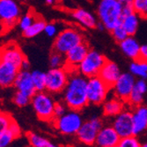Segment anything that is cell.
Listing matches in <instances>:
<instances>
[{
    "mask_svg": "<svg viewBox=\"0 0 147 147\" xmlns=\"http://www.w3.org/2000/svg\"><path fill=\"white\" fill-rule=\"evenodd\" d=\"M87 78L77 71L70 72L67 85L63 89V102L69 109L81 111L89 104L86 95Z\"/></svg>",
    "mask_w": 147,
    "mask_h": 147,
    "instance_id": "1",
    "label": "cell"
},
{
    "mask_svg": "<svg viewBox=\"0 0 147 147\" xmlns=\"http://www.w3.org/2000/svg\"><path fill=\"white\" fill-rule=\"evenodd\" d=\"M97 18L109 33L121 25L123 4L117 0H100L97 5Z\"/></svg>",
    "mask_w": 147,
    "mask_h": 147,
    "instance_id": "2",
    "label": "cell"
},
{
    "mask_svg": "<svg viewBox=\"0 0 147 147\" xmlns=\"http://www.w3.org/2000/svg\"><path fill=\"white\" fill-rule=\"evenodd\" d=\"M30 103L40 120L43 122H52L54 120L57 101L51 93L47 91L36 92L31 97Z\"/></svg>",
    "mask_w": 147,
    "mask_h": 147,
    "instance_id": "3",
    "label": "cell"
},
{
    "mask_svg": "<svg viewBox=\"0 0 147 147\" xmlns=\"http://www.w3.org/2000/svg\"><path fill=\"white\" fill-rule=\"evenodd\" d=\"M85 42L84 34L78 29L67 28L59 32L55 37L53 51L65 55L70 49Z\"/></svg>",
    "mask_w": 147,
    "mask_h": 147,
    "instance_id": "4",
    "label": "cell"
},
{
    "mask_svg": "<svg viewBox=\"0 0 147 147\" xmlns=\"http://www.w3.org/2000/svg\"><path fill=\"white\" fill-rule=\"evenodd\" d=\"M55 128L63 135L72 136L76 135L79 128L84 123L80 111L68 109L63 115L53 120Z\"/></svg>",
    "mask_w": 147,
    "mask_h": 147,
    "instance_id": "5",
    "label": "cell"
},
{
    "mask_svg": "<svg viewBox=\"0 0 147 147\" xmlns=\"http://www.w3.org/2000/svg\"><path fill=\"white\" fill-rule=\"evenodd\" d=\"M111 88L107 85L99 76H94L87 78L86 95L88 103L100 106L108 99Z\"/></svg>",
    "mask_w": 147,
    "mask_h": 147,
    "instance_id": "6",
    "label": "cell"
},
{
    "mask_svg": "<svg viewBox=\"0 0 147 147\" xmlns=\"http://www.w3.org/2000/svg\"><path fill=\"white\" fill-rule=\"evenodd\" d=\"M106 61L107 57L100 52L90 49L83 61L78 66L77 71L86 78L98 76Z\"/></svg>",
    "mask_w": 147,
    "mask_h": 147,
    "instance_id": "7",
    "label": "cell"
},
{
    "mask_svg": "<svg viewBox=\"0 0 147 147\" xmlns=\"http://www.w3.org/2000/svg\"><path fill=\"white\" fill-rule=\"evenodd\" d=\"M21 16V9L16 0H0V23L5 29L13 28Z\"/></svg>",
    "mask_w": 147,
    "mask_h": 147,
    "instance_id": "8",
    "label": "cell"
},
{
    "mask_svg": "<svg viewBox=\"0 0 147 147\" xmlns=\"http://www.w3.org/2000/svg\"><path fill=\"white\" fill-rule=\"evenodd\" d=\"M103 126V122L100 116L92 115L87 121H85L77 132L78 139L84 144H94L99 130Z\"/></svg>",
    "mask_w": 147,
    "mask_h": 147,
    "instance_id": "9",
    "label": "cell"
},
{
    "mask_svg": "<svg viewBox=\"0 0 147 147\" xmlns=\"http://www.w3.org/2000/svg\"><path fill=\"white\" fill-rule=\"evenodd\" d=\"M70 72L64 67L51 68L46 72V91L49 93H60L69 79Z\"/></svg>",
    "mask_w": 147,
    "mask_h": 147,
    "instance_id": "10",
    "label": "cell"
},
{
    "mask_svg": "<svg viewBox=\"0 0 147 147\" xmlns=\"http://www.w3.org/2000/svg\"><path fill=\"white\" fill-rule=\"evenodd\" d=\"M136 80L137 78L129 71L122 72L114 86L111 87L114 95L126 102L133 87H134Z\"/></svg>",
    "mask_w": 147,
    "mask_h": 147,
    "instance_id": "11",
    "label": "cell"
},
{
    "mask_svg": "<svg viewBox=\"0 0 147 147\" xmlns=\"http://www.w3.org/2000/svg\"><path fill=\"white\" fill-rule=\"evenodd\" d=\"M115 130L121 138L134 136L133 135L132 111L125 109L113 119L112 124Z\"/></svg>",
    "mask_w": 147,
    "mask_h": 147,
    "instance_id": "12",
    "label": "cell"
},
{
    "mask_svg": "<svg viewBox=\"0 0 147 147\" xmlns=\"http://www.w3.org/2000/svg\"><path fill=\"white\" fill-rule=\"evenodd\" d=\"M89 50L90 47L86 42L72 48L64 55L65 63L63 67L69 72L77 71L78 66L83 61Z\"/></svg>",
    "mask_w": 147,
    "mask_h": 147,
    "instance_id": "13",
    "label": "cell"
},
{
    "mask_svg": "<svg viewBox=\"0 0 147 147\" xmlns=\"http://www.w3.org/2000/svg\"><path fill=\"white\" fill-rule=\"evenodd\" d=\"M20 48L14 42H10L0 49V59L15 64L20 69L22 62L26 59Z\"/></svg>",
    "mask_w": 147,
    "mask_h": 147,
    "instance_id": "14",
    "label": "cell"
},
{
    "mask_svg": "<svg viewBox=\"0 0 147 147\" xmlns=\"http://www.w3.org/2000/svg\"><path fill=\"white\" fill-rule=\"evenodd\" d=\"M120 139L112 125H103L98 132L94 144L96 147H113L118 144Z\"/></svg>",
    "mask_w": 147,
    "mask_h": 147,
    "instance_id": "15",
    "label": "cell"
},
{
    "mask_svg": "<svg viewBox=\"0 0 147 147\" xmlns=\"http://www.w3.org/2000/svg\"><path fill=\"white\" fill-rule=\"evenodd\" d=\"M20 69L9 62H0V86L1 87H11L14 86L17 75Z\"/></svg>",
    "mask_w": 147,
    "mask_h": 147,
    "instance_id": "16",
    "label": "cell"
},
{
    "mask_svg": "<svg viewBox=\"0 0 147 147\" xmlns=\"http://www.w3.org/2000/svg\"><path fill=\"white\" fill-rule=\"evenodd\" d=\"M72 19L82 28L86 29H94L98 25V18L92 12L84 8H77L71 13Z\"/></svg>",
    "mask_w": 147,
    "mask_h": 147,
    "instance_id": "17",
    "label": "cell"
},
{
    "mask_svg": "<svg viewBox=\"0 0 147 147\" xmlns=\"http://www.w3.org/2000/svg\"><path fill=\"white\" fill-rule=\"evenodd\" d=\"M121 74L122 71L119 65L113 61L107 59L106 63L101 67L98 76L111 88Z\"/></svg>",
    "mask_w": 147,
    "mask_h": 147,
    "instance_id": "18",
    "label": "cell"
},
{
    "mask_svg": "<svg viewBox=\"0 0 147 147\" xmlns=\"http://www.w3.org/2000/svg\"><path fill=\"white\" fill-rule=\"evenodd\" d=\"M133 135L138 136L147 129V106L139 105L132 110Z\"/></svg>",
    "mask_w": 147,
    "mask_h": 147,
    "instance_id": "19",
    "label": "cell"
},
{
    "mask_svg": "<svg viewBox=\"0 0 147 147\" xmlns=\"http://www.w3.org/2000/svg\"><path fill=\"white\" fill-rule=\"evenodd\" d=\"M14 86L16 87L17 91L23 92L25 94L32 97L36 92L31 72L29 71H23L20 70L17 75L16 80L14 82Z\"/></svg>",
    "mask_w": 147,
    "mask_h": 147,
    "instance_id": "20",
    "label": "cell"
},
{
    "mask_svg": "<svg viewBox=\"0 0 147 147\" xmlns=\"http://www.w3.org/2000/svg\"><path fill=\"white\" fill-rule=\"evenodd\" d=\"M119 44L120 50L123 54L130 60L139 58L141 43L134 35H129Z\"/></svg>",
    "mask_w": 147,
    "mask_h": 147,
    "instance_id": "21",
    "label": "cell"
},
{
    "mask_svg": "<svg viewBox=\"0 0 147 147\" xmlns=\"http://www.w3.org/2000/svg\"><path fill=\"white\" fill-rule=\"evenodd\" d=\"M147 92V83L145 79L137 78L134 87H133L130 94L126 101L129 107H138L144 101V97Z\"/></svg>",
    "mask_w": 147,
    "mask_h": 147,
    "instance_id": "22",
    "label": "cell"
},
{
    "mask_svg": "<svg viewBox=\"0 0 147 147\" xmlns=\"http://www.w3.org/2000/svg\"><path fill=\"white\" fill-rule=\"evenodd\" d=\"M125 101L114 95L111 98H108L102 104V114L106 117L114 118L125 109Z\"/></svg>",
    "mask_w": 147,
    "mask_h": 147,
    "instance_id": "23",
    "label": "cell"
},
{
    "mask_svg": "<svg viewBox=\"0 0 147 147\" xmlns=\"http://www.w3.org/2000/svg\"><path fill=\"white\" fill-rule=\"evenodd\" d=\"M142 19L135 11H132L129 14L123 15L121 26L126 31L128 35H136L140 26V20Z\"/></svg>",
    "mask_w": 147,
    "mask_h": 147,
    "instance_id": "24",
    "label": "cell"
},
{
    "mask_svg": "<svg viewBox=\"0 0 147 147\" xmlns=\"http://www.w3.org/2000/svg\"><path fill=\"white\" fill-rule=\"evenodd\" d=\"M21 135V129L18 123L13 121L10 127L0 133V147H7L13 140H15Z\"/></svg>",
    "mask_w": 147,
    "mask_h": 147,
    "instance_id": "25",
    "label": "cell"
},
{
    "mask_svg": "<svg viewBox=\"0 0 147 147\" xmlns=\"http://www.w3.org/2000/svg\"><path fill=\"white\" fill-rule=\"evenodd\" d=\"M129 71L136 78L147 79V61L138 58L135 60H131Z\"/></svg>",
    "mask_w": 147,
    "mask_h": 147,
    "instance_id": "26",
    "label": "cell"
},
{
    "mask_svg": "<svg viewBox=\"0 0 147 147\" xmlns=\"http://www.w3.org/2000/svg\"><path fill=\"white\" fill-rule=\"evenodd\" d=\"M46 21L42 18L37 17L29 28L23 31V34L26 38H34L44 31Z\"/></svg>",
    "mask_w": 147,
    "mask_h": 147,
    "instance_id": "27",
    "label": "cell"
},
{
    "mask_svg": "<svg viewBox=\"0 0 147 147\" xmlns=\"http://www.w3.org/2000/svg\"><path fill=\"white\" fill-rule=\"evenodd\" d=\"M28 138L33 147H59L48 138L40 136L34 132L28 133Z\"/></svg>",
    "mask_w": 147,
    "mask_h": 147,
    "instance_id": "28",
    "label": "cell"
},
{
    "mask_svg": "<svg viewBox=\"0 0 147 147\" xmlns=\"http://www.w3.org/2000/svg\"><path fill=\"white\" fill-rule=\"evenodd\" d=\"M31 76L36 92L46 91V72L34 70L31 72Z\"/></svg>",
    "mask_w": 147,
    "mask_h": 147,
    "instance_id": "29",
    "label": "cell"
},
{
    "mask_svg": "<svg viewBox=\"0 0 147 147\" xmlns=\"http://www.w3.org/2000/svg\"><path fill=\"white\" fill-rule=\"evenodd\" d=\"M38 16H36L35 13L33 11H28V12H26L24 15L20 16L18 21V26L20 29L23 32L26 29H28L29 26L33 24V22L35 20V19Z\"/></svg>",
    "mask_w": 147,
    "mask_h": 147,
    "instance_id": "30",
    "label": "cell"
},
{
    "mask_svg": "<svg viewBox=\"0 0 147 147\" xmlns=\"http://www.w3.org/2000/svg\"><path fill=\"white\" fill-rule=\"evenodd\" d=\"M134 11L143 20H147V0H131Z\"/></svg>",
    "mask_w": 147,
    "mask_h": 147,
    "instance_id": "31",
    "label": "cell"
},
{
    "mask_svg": "<svg viewBox=\"0 0 147 147\" xmlns=\"http://www.w3.org/2000/svg\"><path fill=\"white\" fill-rule=\"evenodd\" d=\"M49 65L51 68H60L63 67L65 59L63 54L57 51H52L49 56Z\"/></svg>",
    "mask_w": 147,
    "mask_h": 147,
    "instance_id": "32",
    "label": "cell"
},
{
    "mask_svg": "<svg viewBox=\"0 0 147 147\" xmlns=\"http://www.w3.org/2000/svg\"><path fill=\"white\" fill-rule=\"evenodd\" d=\"M12 100H13V102H14L15 105H17L18 107H20V108H23V107L28 106L30 103L31 97L25 94V93H23V92H20L17 91L15 92L14 96H13Z\"/></svg>",
    "mask_w": 147,
    "mask_h": 147,
    "instance_id": "33",
    "label": "cell"
},
{
    "mask_svg": "<svg viewBox=\"0 0 147 147\" xmlns=\"http://www.w3.org/2000/svg\"><path fill=\"white\" fill-rule=\"evenodd\" d=\"M13 121L14 119L10 114L0 110V133L6 130Z\"/></svg>",
    "mask_w": 147,
    "mask_h": 147,
    "instance_id": "34",
    "label": "cell"
},
{
    "mask_svg": "<svg viewBox=\"0 0 147 147\" xmlns=\"http://www.w3.org/2000/svg\"><path fill=\"white\" fill-rule=\"evenodd\" d=\"M118 147H141V144L136 136H130L120 139Z\"/></svg>",
    "mask_w": 147,
    "mask_h": 147,
    "instance_id": "35",
    "label": "cell"
},
{
    "mask_svg": "<svg viewBox=\"0 0 147 147\" xmlns=\"http://www.w3.org/2000/svg\"><path fill=\"white\" fill-rule=\"evenodd\" d=\"M110 34H111V36L113 37V39L115 40V42H116L117 43H120L121 42H123L124 39H126L129 36L121 25L115 28L110 32Z\"/></svg>",
    "mask_w": 147,
    "mask_h": 147,
    "instance_id": "36",
    "label": "cell"
},
{
    "mask_svg": "<svg viewBox=\"0 0 147 147\" xmlns=\"http://www.w3.org/2000/svg\"><path fill=\"white\" fill-rule=\"evenodd\" d=\"M43 32L48 37H56L58 34V28L55 23H46Z\"/></svg>",
    "mask_w": 147,
    "mask_h": 147,
    "instance_id": "37",
    "label": "cell"
},
{
    "mask_svg": "<svg viewBox=\"0 0 147 147\" xmlns=\"http://www.w3.org/2000/svg\"><path fill=\"white\" fill-rule=\"evenodd\" d=\"M68 109H69L67 108V106H66L63 101H57L56 106H55V118L63 115V114L67 112Z\"/></svg>",
    "mask_w": 147,
    "mask_h": 147,
    "instance_id": "38",
    "label": "cell"
},
{
    "mask_svg": "<svg viewBox=\"0 0 147 147\" xmlns=\"http://www.w3.org/2000/svg\"><path fill=\"white\" fill-rule=\"evenodd\" d=\"M139 58L143 59L144 61H147V42H145L143 44H141Z\"/></svg>",
    "mask_w": 147,
    "mask_h": 147,
    "instance_id": "39",
    "label": "cell"
},
{
    "mask_svg": "<svg viewBox=\"0 0 147 147\" xmlns=\"http://www.w3.org/2000/svg\"><path fill=\"white\" fill-rule=\"evenodd\" d=\"M29 68H30V64H29V62L28 59H25L22 63H21V66H20V70H23V71H29Z\"/></svg>",
    "mask_w": 147,
    "mask_h": 147,
    "instance_id": "40",
    "label": "cell"
},
{
    "mask_svg": "<svg viewBox=\"0 0 147 147\" xmlns=\"http://www.w3.org/2000/svg\"><path fill=\"white\" fill-rule=\"evenodd\" d=\"M63 0H46V3L48 5H56L60 2H62Z\"/></svg>",
    "mask_w": 147,
    "mask_h": 147,
    "instance_id": "41",
    "label": "cell"
},
{
    "mask_svg": "<svg viewBox=\"0 0 147 147\" xmlns=\"http://www.w3.org/2000/svg\"><path fill=\"white\" fill-rule=\"evenodd\" d=\"M117 1L121 2V3H124V2H127V1H129V0H117Z\"/></svg>",
    "mask_w": 147,
    "mask_h": 147,
    "instance_id": "42",
    "label": "cell"
},
{
    "mask_svg": "<svg viewBox=\"0 0 147 147\" xmlns=\"http://www.w3.org/2000/svg\"><path fill=\"white\" fill-rule=\"evenodd\" d=\"M141 147H147V142L145 144H144L143 145H141Z\"/></svg>",
    "mask_w": 147,
    "mask_h": 147,
    "instance_id": "43",
    "label": "cell"
},
{
    "mask_svg": "<svg viewBox=\"0 0 147 147\" xmlns=\"http://www.w3.org/2000/svg\"><path fill=\"white\" fill-rule=\"evenodd\" d=\"M113 147H118V146H117V145H116V146H113Z\"/></svg>",
    "mask_w": 147,
    "mask_h": 147,
    "instance_id": "44",
    "label": "cell"
},
{
    "mask_svg": "<svg viewBox=\"0 0 147 147\" xmlns=\"http://www.w3.org/2000/svg\"><path fill=\"white\" fill-rule=\"evenodd\" d=\"M0 62H1V59H0Z\"/></svg>",
    "mask_w": 147,
    "mask_h": 147,
    "instance_id": "45",
    "label": "cell"
}]
</instances>
